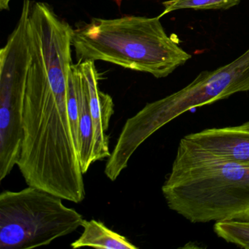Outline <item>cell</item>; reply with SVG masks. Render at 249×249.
I'll return each instance as SVG.
<instances>
[{"label": "cell", "mask_w": 249, "mask_h": 249, "mask_svg": "<svg viewBox=\"0 0 249 249\" xmlns=\"http://www.w3.org/2000/svg\"><path fill=\"white\" fill-rule=\"evenodd\" d=\"M72 48L78 62L102 61L157 78L192 58L167 36L160 17L92 18L74 30Z\"/></svg>", "instance_id": "obj_3"}, {"label": "cell", "mask_w": 249, "mask_h": 249, "mask_svg": "<svg viewBox=\"0 0 249 249\" xmlns=\"http://www.w3.org/2000/svg\"><path fill=\"white\" fill-rule=\"evenodd\" d=\"M62 198L29 186L0 194V249H33L50 245L82 227L81 213Z\"/></svg>", "instance_id": "obj_4"}, {"label": "cell", "mask_w": 249, "mask_h": 249, "mask_svg": "<svg viewBox=\"0 0 249 249\" xmlns=\"http://www.w3.org/2000/svg\"><path fill=\"white\" fill-rule=\"evenodd\" d=\"M213 230L218 237L227 243L249 249V220L216 221Z\"/></svg>", "instance_id": "obj_10"}, {"label": "cell", "mask_w": 249, "mask_h": 249, "mask_svg": "<svg viewBox=\"0 0 249 249\" xmlns=\"http://www.w3.org/2000/svg\"><path fill=\"white\" fill-rule=\"evenodd\" d=\"M85 66L86 75L89 92L90 107L94 122V162L109 158V136L107 132L110 119L114 113L113 98L100 90L99 75L95 64L92 61H82Z\"/></svg>", "instance_id": "obj_7"}, {"label": "cell", "mask_w": 249, "mask_h": 249, "mask_svg": "<svg viewBox=\"0 0 249 249\" xmlns=\"http://www.w3.org/2000/svg\"><path fill=\"white\" fill-rule=\"evenodd\" d=\"M13 0H0V10L1 11H8L10 8V5Z\"/></svg>", "instance_id": "obj_12"}, {"label": "cell", "mask_w": 249, "mask_h": 249, "mask_svg": "<svg viewBox=\"0 0 249 249\" xmlns=\"http://www.w3.org/2000/svg\"><path fill=\"white\" fill-rule=\"evenodd\" d=\"M24 0L15 28L0 50V180L17 165L21 154L23 113L31 60L30 11Z\"/></svg>", "instance_id": "obj_5"}, {"label": "cell", "mask_w": 249, "mask_h": 249, "mask_svg": "<svg viewBox=\"0 0 249 249\" xmlns=\"http://www.w3.org/2000/svg\"><path fill=\"white\" fill-rule=\"evenodd\" d=\"M78 112H79V160L81 170L85 174L94 162V122L90 107L89 92L84 62L73 64L71 71Z\"/></svg>", "instance_id": "obj_8"}, {"label": "cell", "mask_w": 249, "mask_h": 249, "mask_svg": "<svg viewBox=\"0 0 249 249\" xmlns=\"http://www.w3.org/2000/svg\"><path fill=\"white\" fill-rule=\"evenodd\" d=\"M240 0H168L163 2L164 11L159 17L182 9L227 10L240 3Z\"/></svg>", "instance_id": "obj_11"}, {"label": "cell", "mask_w": 249, "mask_h": 249, "mask_svg": "<svg viewBox=\"0 0 249 249\" xmlns=\"http://www.w3.org/2000/svg\"><path fill=\"white\" fill-rule=\"evenodd\" d=\"M180 141L214 160L249 166V121L238 126L204 129Z\"/></svg>", "instance_id": "obj_6"}, {"label": "cell", "mask_w": 249, "mask_h": 249, "mask_svg": "<svg viewBox=\"0 0 249 249\" xmlns=\"http://www.w3.org/2000/svg\"><path fill=\"white\" fill-rule=\"evenodd\" d=\"M79 238L71 243L72 249L91 247L102 249H138L126 237L107 228L101 221L84 219Z\"/></svg>", "instance_id": "obj_9"}, {"label": "cell", "mask_w": 249, "mask_h": 249, "mask_svg": "<svg viewBox=\"0 0 249 249\" xmlns=\"http://www.w3.org/2000/svg\"><path fill=\"white\" fill-rule=\"evenodd\" d=\"M72 51L59 42L31 41L17 166L28 186L80 203L84 173L68 111Z\"/></svg>", "instance_id": "obj_1"}, {"label": "cell", "mask_w": 249, "mask_h": 249, "mask_svg": "<svg viewBox=\"0 0 249 249\" xmlns=\"http://www.w3.org/2000/svg\"><path fill=\"white\" fill-rule=\"evenodd\" d=\"M161 191L168 208L190 222L249 220V166L214 160L180 141Z\"/></svg>", "instance_id": "obj_2"}]
</instances>
